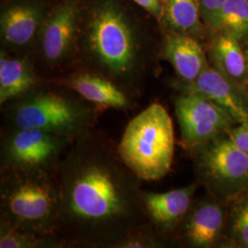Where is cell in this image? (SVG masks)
I'll return each instance as SVG.
<instances>
[{"mask_svg":"<svg viewBox=\"0 0 248 248\" xmlns=\"http://www.w3.org/2000/svg\"><path fill=\"white\" fill-rule=\"evenodd\" d=\"M61 210L57 234L66 248H115L149 225L141 179L117 144L95 129L72 143L58 169Z\"/></svg>","mask_w":248,"mask_h":248,"instance_id":"6da1fadb","label":"cell"},{"mask_svg":"<svg viewBox=\"0 0 248 248\" xmlns=\"http://www.w3.org/2000/svg\"><path fill=\"white\" fill-rule=\"evenodd\" d=\"M1 108L9 127L38 128L73 142L94 129L101 111L62 85L59 88L38 85Z\"/></svg>","mask_w":248,"mask_h":248,"instance_id":"7a4b0ae2","label":"cell"},{"mask_svg":"<svg viewBox=\"0 0 248 248\" xmlns=\"http://www.w3.org/2000/svg\"><path fill=\"white\" fill-rule=\"evenodd\" d=\"M57 171L3 170L0 220L40 235H58L61 189Z\"/></svg>","mask_w":248,"mask_h":248,"instance_id":"3957f363","label":"cell"},{"mask_svg":"<svg viewBox=\"0 0 248 248\" xmlns=\"http://www.w3.org/2000/svg\"><path fill=\"white\" fill-rule=\"evenodd\" d=\"M85 50L102 76L124 89L137 76L142 49L132 24L112 0H104L89 18Z\"/></svg>","mask_w":248,"mask_h":248,"instance_id":"277c9868","label":"cell"},{"mask_svg":"<svg viewBox=\"0 0 248 248\" xmlns=\"http://www.w3.org/2000/svg\"><path fill=\"white\" fill-rule=\"evenodd\" d=\"M117 150L142 181H157L172 169L175 133L165 107L152 103L127 124Z\"/></svg>","mask_w":248,"mask_h":248,"instance_id":"5b68a950","label":"cell"},{"mask_svg":"<svg viewBox=\"0 0 248 248\" xmlns=\"http://www.w3.org/2000/svg\"><path fill=\"white\" fill-rule=\"evenodd\" d=\"M191 152L200 180L213 194L230 201L248 189V155L240 150L227 134Z\"/></svg>","mask_w":248,"mask_h":248,"instance_id":"8992f818","label":"cell"},{"mask_svg":"<svg viewBox=\"0 0 248 248\" xmlns=\"http://www.w3.org/2000/svg\"><path fill=\"white\" fill-rule=\"evenodd\" d=\"M73 142L38 128L7 126L1 136V171H57Z\"/></svg>","mask_w":248,"mask_h":248,"instance_id":"52a82bcc","label":"cell"},{"mask_svg":"<svg viewBox=\"0 0 248 248\" xmlns=\"http://www.w3.org/2000/svg\"><path fill=\"white\" fill-rule=\"evenodd\" d=\"M182 145L194 150L226 134L236 124L210 99L191 92H182L174 99Z\"/></svg>","mask_w":248,"mask_h":248,"instance_id":"ba28073f","label":"cell"},{"mask_svg":"<svg viewBox=\"0 0 248 248\" xmlns=\"http://www.w3.org/2000/svg\"><path fill=\"white\" fill-rule=\"evenodd\" d=\"M79 7L76 0H66L53 9L41 29L40 53L45 63L55 67L71 55L76 44Z\"/></svg>","mask_w":248,"mask_h":248,"instance_id":"9c48e42d","label":"cell"},{"mask_svg":"<svg viewBox=\"0 0 248 248\" xmlns=\"http://www.w3.org/2000/svg\"><path fill=\"white\" fill-rule=\"evenodd\" d=\"M182 92L205 97L220 107L236 124L248 120V93L214 67L208 66L194 81L178 84Z\"/></svg>","mask_w":248,"mask_h":248,"instance_id":"30bf717a","label":"cell"},{"mask_svg":"<svg viewBox=\"0 0 248 248\" xmlns=\"http://www.w3.org/2000/svg\"><path fill=\"white\" fill-rule=\"evenodd\" d=\"M197 188L198 185L193 183L166 192L142 190V203L148 222L160 237L180 226L193 204Z\"/></svg>","mask_w":248,"mask_h":248,"instance_id":"8fae6325","label":"cell"},{"mask_svg":"<svg viewBox=\"0 0 248 248\" xmlns=\"http://www.w3.org/2000/svg\"><path fill=\"white\" fill-rule=\"evenodd\" d=\"M225 225L222 204L214 199H203L192 204L181 222V238L190 248H213L222 240Z\"/></svg>","mask_w":248,"mask_h":248,"instance_id":"7c38bea8","label":"cell"},{"mask_svg":"<svg viewBox=\"0 0 248 248\" xmlns=\"http://www.w3.org/2000/svg\"><path fill=\"white\" fill-rule=\"evenodd\" d=\"M59 85L74 90L100 110L107 108L129 109L133 107L130 94L106 77L92 72L76 73Z\"/></svg>","mask_w":248,"mask_h":248,"instance_id":"4fadbf2b","label":"cell"},{"mask_svg":"<svg viewBox=\"0 0 248 248\" xmlns=\"http://www.w3.org/2000/svg\"><path fill=\"white\" fill-rule=\"evenodd\" d=\"M44 21V10L38 5L33 3L10 5L1 13L2 40L10 48H26L35 39Z\"/></svg>","mask_w":248,"mask_h":248,"instance_id":"5bb4252c","label":"cell"},{"mask_svg":"<svg viewBox=\"0 0 248 248\" xmlns=\"http://www.w3.org/2000/svg\"><path fill=\"white\" fill-rule=\"evenodd\" d=\"M163 53L182 83L194 81L209 66L197 37L186 33L174 31L168 33L164 40Z\"/></svg>","mask_w":248,"mask_h":248,"instance_id":"9a60e30c","label":"cell"},{"mask_svg":"<svg viewBox=\"0 0 248 248\" xmlns=\"http://www.w3.org/2000/svg\"><path fill=\"white\" fill-rule=\"evenodd\" d=\"M39 85V79L29 60L0 53V106L19 98Z\"/></svg>","mask_w":248,"mask_h":248,"instance_id":"2e32d148","label":"cell"},{"mask_svg":"<svg viewBox=\"0 0 248 248\" xmlns=\"http://www.w3.org/2000/svg\"><path fill=\"white\" fill-rule=\"evenodd\" d=\"M210 56L215 69L241 89H248V59L239 41L221 33L213 42Z\"/></svg>","mask_w":248,"mask_h":248,"instance_id":"e0dca14e","label":"cell"},{"mask_svg":"<svg viewBox=\"0 0 248 248\" xmlns=\"http://www.w3.org/2000/svg\"><path fill=\"white\" fill-rule=\"evenodd\" d=\"M163 19L172 31L199 37L203 33L200 0H161Z\"/></svg>","mask_w":248,"mask_h":248,"instance_id":"ac0fdd59","label":"cell"},{"mask_svg":"<svg viewBox=\"0 0 248 248\" xmlns=\"http://www.w3.org/2000/svg\"><path fill=\"white\" fill-rule=\"evenodd\" d=\"M59 235H40L0 220V248H64Z\"/></svg>","mask_w":248,"mask_h":248,"instance_id":"d6986e66","label":"cell"},{"mask_svg":"<svg viewBox=\"0 0 248 248\" xmlns=\"http://www.w3.org/2000/svg\"><path fill=\"white\" fill-rule=\"evenodd\" d=\"M226 232L231 247L248 248V189L230 200Z\"/></svg>","mask_w":248,"mask_h":248,"instance_id":"ffe728a7","label":"cell"},{"mask_svg":"<svg viewBox=\"0 0 248 248\" xmlns=\"http://www.w3.org/2000/svg\"><path fill=\"white\" fill-rule=\"evenodd\" d=\"M219 30L237 41L248 39V0H226Z\"/></svg>","mask_w":248,"mask_h":248,"instance_id":"44dd1931","label":"cell"},{"mask_svg":"<svg viewBox=\"0 0 248 248\" xmlns=\"http://www.w3.org/2000/svg\"><path fill=\"white\" fill-rule=\"evenodd\" d=\"M162 244L161 237L149 224L130 233L115 248H159Z\"/></svg>","mask_w":248,"mask_h":248,"instance_id":"7402d4cb","label":"cell"},{"mask_svg":"<svg viewBox=\"0 0 248 248\" xmlns=\"http://www.w3.org/2000/svg\"><path fill=\"white\" fill-rule=\"evenodd\" d=\"M226 0H200L202 17L208 26L219 30L222 9Z\"/></svg>","mask_w":248,"mask_h":248,"instance_id":"603a6c76","label":"cell"},{"mask_svg":"<svg viewBox=\"0 0 248 248\" xmlns=\"http://www.w3.org/2000/svg\"><path fill=\"white\" fill-rule=\"evenodd\" d=\"M226 134L240 150L248 155V120L234 125Z\"/></svg>","mask_w":248,"mask_h":248,"instance_id":"cb8c5ba5","label":"cell"},{"mask_svg":"<svg viewBox=\"0 0 248 248\" xmlns=\"http://www.w3.org/2000/svg\"><path fill=\"white\" fill-rule=\"evenodd\" d=\"M159 21L163 20V6L161 0H133Z\"/></svg>","mask_w":248,"mask_h":248,"instance_id":"d4e9b609","label":"cell"},{"mask_svg":"<svg viewBox=\"0 0 248 248\" xmlns=\"http://www.w3.org/2000/svg\"><path fill=\"white\" fill-rule=\"evenodd\" d=\"M246 55H247V59H248V45H247V50H246Z\"/></svg>","mask_w":248,"mask_h":248,"instance_id":"484cf974","label":"cell"}]
</instances>
